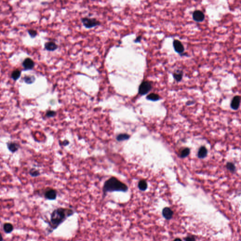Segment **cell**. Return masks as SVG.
Listing matches in <instances>:
<instances>
[{
  "label": "cell",
  "mask_w": 241,
  "mask_h": 241,
  "mask_svg": "<svg viewBox=\"0 0 241 241\" xmlns=\"http://www.w3.org/2000/svg\"><path fill=\"white\" fill-rule=\"evenodd\" d=\"M23 80L27 84H32L35 82V77L34 76H25L24 77Z\"/></svg>",
  "instance_id": "obj_18"
},
{
  "label": "cell",
  "mask_w": 241,
  "mask_h": 241,
  "mask_svg": "<svg viewBox=\"0 0 241 241\" xmlns=\"http://www.w3.org/2000/svg\"><path fill=\"white\" fill-rule=\"evenodd\" d=\"M69 142L68 140H64V141H62V144L64 146H67L69 144Z\"/></svg>",
  "instance_id": "obj_28"
},
{
  "label": "cell",
  "mask_w": 241,
  "mask_h": 241,
  "mask_svg": "<svg viewBox=\"0 0 241 241\" xmlns=\"http://www.w3.org/2000/svg\"><path fill=\"white\" fill-rule=\"evenodd\" d=\"M173 241H182V240L180 238H176Z\"/></svg>",
  "instance_id": "obj_30"
},
{
  "label": "cell",
  "mask_w": 241,
  "mask_h": 241,
  "mask_svg": "<svg viewBox=\"0 0 241 241\" xmlns=\"http://www.w3.org/2000/svg\"><path fill=\"white\" fill-rule=\"evenodd\" d=\"M56 114L57 113L55 111L48 110L47 111L45 115L47 117L51 118L55 117Z\"/></svg>",
  "instance_id": "obj_23"
},
{
  "label": "cell",
  "mask_w": 241,
  "mask_h": 241,
  "mask_svg": "<svg viewBox=\"0 0 241 241\" xmlns=\"http://www.w3.org/2000/svg\"><path fill=\"white\" fill-rule=\"evenodd\" d=\"M207 155V150L204 147H202L199 149L198 152V156L200 158H204Z\"/></svg>",
  "instance_id": "obj_15"
},
{
  "label": "cell",
  "mask_w": 241,
  "mask_h": 241,
  "mask_svg": "<svg viewBox=\"0 0 241 241\" xmlns=\"http://www.w3.org/2000/svg\"><path fill=\"white\" fill-rule=\"evenodd\" d=\"M75 213L73 210L68 208L59 207L54 210L49 222V232L52 233L63 223L68 218Z\"/></svg>",
  "instance_id": "obj_1"
},
{
  "label": "cell",
  "mask_w": 241,
  "mask_h": 241,
  "mask_svg": "<svg viewBox=\"0 0 241 241\" xmlns=\"http://www.w3.org/2000/svg\"><path fill=\"white\" fill-rule=\"evenodd\" d=\"M29 173L30 175L32 177H37L40 175L39 171L35 169V168L31 169L30 170H29Z\"/></svg>",
  "instance_id": "obj_21"
},
{
  "label": "cell",
  "mask_w": 241,
  "mask_h": 241,
  "mask_svg": "<svg viewBox=\"0 0 241 241\" xmlns=\"http://www.w3.org/2000/svg\"><path fill=\"white\" fill-rule=\"evenodd\" d=\"M174 49L176 53L178 54H182L184 53L185 50L184 46L182 43L179 40H174L173 42Z\"/></svg>",
  "instance_id": "obj_8"
},
{
  "label": "cell",
  "mask_w": 241,
  "mask_h": 241,
  "mask_svg": "<svg viewBox=\"0 0 241 241\" xmlns=\"http://www.w3.org/2000/svg\"><path fill=\"white\" fill-rule=\"evenodd\" d=\"M162 215L166 219L170 220L173 218V212L170 208L165 207L162 211Z\"/></svg>",
  "instance_id": "obj_9"
},
{
  "label": "cell",
  "mask_w": 241,
  "mask_h": 241,
  "mask_svg": "<svg viewBox=\"0 0 241 241\" xmlns=\"http://www.w3.org/2000/svg\"><path fill=\"white\" fill-rule=\"evenodd\" d=\"M21 75V71L19 70V69H16V70H14L12 72L11 77L14 81H16L19 79V78H20Z\"/></svg>",
  "instance_id": "obj_17"
},
{
  "label": "cell",
  "mask_w": 241,
  "mask_h": 241,
  "mask_svg": "<svg viewBox=\"0 0 241 241\" xmlns=\"http://www.w3.org/2000/svg\"><path fill=\"white\" fill-rule=\"evenodd\" d=\"M227 167L228 170H229L231 171H234L235 170V166L234 164L233 163H228L227 165Z\"/></svg>",
  "instance_id": "obj_25"
},
{
  "label": "cell",
  "mask_w": 241,
  "mask_h": 241,
  "mask_svg": "<svg viewBox=\"0 0 241 241\" xmlns=\"http://www.w3.org/2000/svg\"><path fill=\"white\" fill-rule=\"evenodd\" d=\"M141 39H142V36H141V35L137 36V37L134 40V42H135V43H137V42H140Z\"/></svg>",
  "instance_id": "obj_27"
},
{
  "label": "cell",
  "mask_w": 241,
  "mask_h": 241,
  "mask_svg": "<svg viewBox=\"0 0 241 241\" xmlns=\"http://www.w3.org/2000/svg\"><path fill=\"white\" fill-rule=\"evenodd\" d=\"M57 196V192L53 189H49L44 193V197L49 200H54Z\"/></svg>",
  "instance_id": "obj_5"
},
{
  "label": "cell",
  "mask_w": 241,
  "mask_h": 241,
  "mask_svg": "<svg viewBox=\"0 0 241 241\" xmlns=\"http://www.w3.org/2000/svg\"><path fill=\"white\" fill-rule=\"evenodd\" d=\"M14 229V227L12 224L9 223H5L4 225V230L7 234L12 233Z\"/></svg>",
  "instance_id": "obj_14"
},
{
  "label": "cell",
  "mask_w": 241,
  "mask_h": 241,
  "mask_svg": "<svg viewBox=\"0 0 241 241\" xmlns=\"http://www.w3.org/2000/svg\"><path fill=\"white\" fill-rule=\"evenodd\" d=\"M185 241H196V238L193 235H189L185 238Z\"/></svg>",
  "instance_id": "obj_26"
},
{
  "label": "cell",
  "mask_w": 241,
  "mask_h": 241,
  "mask_svg": "<svg viewBox=\"0 0 241 241\" xmlns=\"http://www.w3.org/2000/svg\"><path fill=\"white\" fill-rule=\"evenodd\" d=\"M147 99L153 101H156L160 99V97L159 95L155 93H152L147 96Z\"/></svg>",
  "instance_id": "obj_19"
},
{
  "label": "cell",
  "mask_w": 241,
  "mask_h": 241,
  "mask_svg": "<svg viewBox=\"0 0 241 241\" xmlns=\"http://www.w3.org/2000/svg\"><path fill=\"white\" fill-rule=\"evenodd\" d=\"M7 147L9 150L12 153H14L18 151L19 148V145L16 142H9L7 143Z\"/></svg>",
  "instance_id": "obj_11"
},
{
  "label": "cell",
  "mask_w": 241,
  "mask_h": 241,
  "mask_svg": "<svg viewBox=\"0 0 241 241\" xmlns=\"http://www.w3.org/2000/svg\"><path fill=\"white\" fill-rule=\"evenodd\" d=\"M0 241H4V238L2 237V235L0 233Z\"/></svg>",
  "instance_id": "obj_29"
},
{
  "label": "cell",
  "mask_w": 241,
  "mask_h": 241,
  "mask_svg": "<svg viewBox=\"0 0 241 241\" xmlns=\"http://www.w3.org/2000/svg\"><path fill=\"white\" fill-rule=\"evenodd\" d=\"M128 190V187L126 184L119 181L115 177H111L104 183L103 188V197L104 198L107 193L113 192H126Z\"/></svg>",
  "instance_id": "obj_2"
},
{
  "label": "cell",
  "mask_w": 241,
  "mask_h": 241,
  "mask_svg": "<svg viewBox=\"0 0 241 241\" xmlns=\"http://www.w3.org/2000/svg\"><path fill=\"white\" fill-rule=\"evenodd\" d=\"M130 137V136L126 133H121L117 136L116 139L119 142L121 141H124L126 140H129Z\"/></svg>",
  "instance_id": "obj_16"
},
{
  "label": "cell",
  "mask_w": 241,
  "mask_h": 241,
  "mask_svg": "<svg viewBox=\"0 0 241 241\" xmlns=\"http://www.w3.org/2000/svg\"><path fill=\"white\" fill-rule=\"evenodd\" d=\"M240 97L239 96H235L233 98L231 103V107L233 109L237 110L239 109L240 104Z\"/></svg>",
  "instance_id": "obj_10"
},
{
  "label": "cell",
  "mask_w": 241,
  "mask_h": 241,
  "mask_svg": "<svg viewBox=\"0 0 241 241\" xmlns=\"http://www.w3.org/2000/svg\"><path fill=\"white\" fill-rule=\"evenodd\" d=\"M190 153V149L188 148H186L182 151L181 154V157L182 158L186 157Z\"/></svg>",
  "instance_id": "obj_22"
},
{
  "label": "cell",
  "mask_w": 241,
  "mask_h": 241,
  "mask_svg": "<svg viewBox=\"0 0 241 241\" xmlns=\"http://www.w3.org/2000/svg\"><path fill=\"white\" fill-rule=\"evenodd\" d=\"M46 50L49 51H53L58 48V45L53 42H46L44 45Z\"/></svg>",
  "instance_id": "obj_12"
},
{
  "label": "cell",
  "mask_w": 241,
  "mask_h": 241,
  "mask_svg": "<svg viewBox=\"0 0 241 241\" xmlns=\"http://www.w3.org/2000/svg\"><path fill=\"white\" fill-rule=\"evenodd\" d=\"M183 76V71L181 70H176L173 73V76L177 82H181Z\"/></svg>",
  "instance_id": "obj_13"
},
{
  "label": "cell",
  "mask_w": 241,
  "mask_h": 241,
  "mask_svg": "<svg viewBox=\"0 0 241 241\" xmlns=\"http://www.w3.org/2000/svg\"><path fill=\"white\" fill-rule=\"evenodd\" d=\"M138 188L141 191H145L147 188V184L145 180H141L138 183Z\"/></svg>",
  "instance_id": "obj_20"
},
{
  "label": "cell",
  "mask_w": 241,
  "mask_h": 241,
  "mask_svg": "<svg viewBox=\"0 0 241 241\" xmlns=\"http://www.w3.org/2000/svg\"><path fill=\"white\" fill-rule=\"evenodd\" d=\"M81 21L85 28L91 29L101 24V22L95 18H84L81 19Z\"/></svg>",
  "instance_id": "obj_3"
},
{
  "label": "cell",
  "mask_w": 241,
  "mask_h": 241,
  "mask_svg": "<svg viewBox=\"0 0 241 241\" xmlns=\"http://www.w3.org/2000/svg\"><path fill=\"white\" fill-rule=\"evenodd\" d=\"M35 65V63L34 61L29 58H26L22 63V65L24 70H32L34 68Z\"/></svg>",
  "instance_id": "obj_6"
},
{
  "label": "cell",
  "mask_w": 241,
  "mask_h": 241,
  "mask_svg": "<svg viewBox=\"0 0 241 241\" xmlns=\"http://www.w3.org/2000/svg\"><path fill=\"white\" fill-rule=\"evenodd\" d=\"M193 19L197 22H201L205 19V15L203 12L200 10H196L193 13Z\"/></svg>",
  "instance_id": "obj_7"
},
{
  "label": "cell",
  "mask_w": 241,
  "mask_h": 241,
  "mask_svg": "<svg viewBox=\"0 0 241 241\" xmlns=\"http://www.w3.org/2000/svg\"><path fill=\"white\" fill-rule=\"evenodd\" d=\"M28 34L31 37L35 38L37 35V32L35 30H33V29H29L27 31Z\"/></svg>",
  "instance_id": "obj_24"
},
{
  "label": "cell",
  "mask_w": 241,
  "mask_h": 241,
  "mask_svg": "<svg viewBox=\"0 0 241 241\" xmlns=\"http://www.w3.org/2000/svg\"><path fill=\"white\" fill-rule=\"evenodd\" d=\"M152 88V83L148 81H144L139 87V94L140 95L147 94Z\"/></svg>",
  "instance_id": "obj_4"
}]
</instances>
